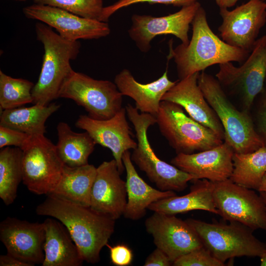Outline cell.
Instances as JSON below:
<instances>
[{
  "label": "cell",
  "instance_id": "obj_1",
  "mask_svg": "<svg viewBox=\"0 0 266 266\" xmlns=\"http://www.w3.org/2000/svg\"><path fill=\"white\" fill-rule=\"evenodd\" d=\"M38 215L55 218L68 231L84 261L96 264L114 232L115 220L90 207L80 205L52 195L35 209Z\"/></svg>",
  "mask_w": 266,
  "mask_h": 266
},
{
  "label": "cell",
  "instance_id": "obj_28",
  "mask_svg": "<svg viewBox=\"0 0 266 266\" xmlns=\"http://www.w3.org/2000/svg\"><path fill=\"white\" fill-rule=\"evenodd\" d=\"M230 179L241 186L258 191L266 172V146L248 153H234Z\"/></svg>",
  "mask_w": 266,
  "mask_h": 266
},
{
  "label": "cell",
  "instance_id": "obj_6",
  "mask_svg": "<svg viewBox=\"0 0 266 266\" xmlns=\"http://www.w3.org/2000/svg\"><path fill=\"white\" fill-rule=\"evenodd\" d=\"M183 109L174 102L162 100L155 116L161 134L177 154L208 150L224 142L214 131L187 116Z\"/></svg>",
  "mask_w": 266,
  "mask_h": 266
},
{
  "label": "cell",
  "instance_id": "obj_23",
  "mask_svg": "<svg viewBox=\"0 0 266 266\" xmlns=\"http://www.w3.org/2000/svg\"><path fill=\"white\" fill-rule=\"evenodd\" d=\"M45 237L42 266H80L84 260L65 226L59 220L47 218L43 222Z\"/></svg>",
  "mask_w": 266,
  "mask_h": 266
},
{
  "label": "cell",
  "instance_id": "obj_12",
  "mask_svg": "<svg viewBox=\"0 0 266 266\" xmlns=\"http://www.w3.org/2000/svg\"><path fill=\"white\" fill-rule=\"evenodd\" d=\"M200 6V3L196 1L182 7L177 12L162 17L133 14L128 30L129 35L143 53L150 50L152 40L159 35L172 34L178 38L182 44H187L190 41V25Z\"/></svg>",
  "mask_w": 266,
  "mask_h": 266
},
{
  "label": "cell",
  "instance_id": "obj_40",
  "mask_svg": "<svg viewBox=\"0 0 266 266\" xmlns=\"http://www.w3.org/2000/svg\"><path fill=\"white\" fill-rule=\"evenodd\" d=\"M258 191L266 193V172L263 177Z\"/></svg>",
  "mask_w": 266,
  "mask_h": 266
},
{
  "label": "cell",
  "instance_id": "obj_34",
  "mask_svg": "<svg viewBox=\"0 0 266 266\" xmlns=\"http://www.w3.org/2000/svg\"><path fill=\"white\" fill-rule=\"evenodd\" d=\"M30 136L21 131L0 125V148L14 146L21 149Z\"/></svg>",
  "mask_w": 266,
  "mask_h": 266
},
{
  "label": "cell",
  "instance_id": "obj_16",
  "mask_svg": "<svg viewBox=\"0 0 266 266\" xmlns=\"http://www.w3.org/2000/svg\"><path fill=\"white\" fill-rule=\"evenodd\" d=\"M45 237L43 223L7 217L0 223V239L7 253L31 266L42 264Z\"/></svg>",
  "mask_w": 266,
  "mask_h": 266
},
{
  "label": "cell",
  "instance_id": "obj_14",
  "mask_svg": "<svg viewBox=\"0 0 266 266\" xmlns=\"http://www.w3.org/2000/svg\"><path fill=\"white\" fill-rule=\"evenodd\" d=\"M23 12L27 18L47 25L70 40L98 39L110 33L107 22L82 17L56 7L35 3L24 7Z\"/></svg>",
  "mask_w": 266,
  "mask_h": 266
},
{
  "label": "cell",
  "instance_id": "obj_35",
  "mask_svg": "<svg viewBox=\"0 0 266 266\" xmlns=\"http://www.w3.org/2000/svg\"><path fill=\"white\" fill-rule=\"evenodd\" d=\"M106 246L110 251V257L112 263L117 266H127L133 261L132 251L127 245L118 244L110 246L108 243Z\"/></svg>",
  "mask_w": 266,
  "mask_h": 266
},
{
  "label": "cell",
  "instance_id": "obj_21",
  "mask_svg": "<svg viewBox=\"0 0 266 266\" xmlns=\"http://www.w3.org/2000/svg\"><path fill=\"white\" fill-rule=\"evenodd\" d=\"M176 82L168 79L167 68L158 79L146 84L137 82L126 68L116 74L114 78L119 91L123 96L134 100L135 107L138 111L155 116L159 111L163 97Z\"/></svg>",
  "mask_w": 266,
  "mask_h": 266
},
{
  "label": "cell",
  "instance_id": "obj_25",
  "mask_svg": "<svg viewBox=\"0 0 266 266\" xmlns=\"http://www.w3.org/2000/svg\"><path fill=\"white\" fill-rule=\"evenodd\" d=\"M96 172L97 168L89 164L77 167L64 165L58 184L48 195L80 205L90 207L91 190Z\"/></svg>",
  "mask_w": 266,
  "mask_h": 266
},
{
  "label": "cell",
  "instance_id": "obj_5",
  "mask_svg": "<svg viewBox=\"0 0 266 266\" xmlns=\"http://www.w3.org/2000/svg\"><path fill=\"white\" fill-rule=\"evenodd\" d=\"M125 108L127 117L134 127L137 140V147L131 154L132 161L159 190L177 192L185 190L188 182L195 180V177L160 159L150 144L147 131L151 126L156 123L155 116L148 113H139L138 109L130 103Z\"/></svg>",
  "mask_w": 266,
  "mask_h": 266
},
{
  "label": "cell",
  "instance_id": "obj_18",
  "mask_svg": "<svg viewBox=\"0 0 266 266\" xmlns=\"http://www.w3.org/2000/svg\"><path fill=\"white\" fill-rule=\"evenodd\" d=\"M121 174L114 159L103 162L97 168L91 193L90 207L115 220L123 215L127 202Z\"/></svg>",
  "mask_w": 266,
  "mask_h": 266
},
{
  "label": "cell",
  "instance_id": "obj_37",
  "mask_svg": "<svg viewBox=\"0 0 266 266\" xmlns=\"http://www.w3.org/2000/svg\"><path fill=\"white\" fill-rule=\"evenodd\" d=\"M172 265L168 256L160 249L156 248L146 258L145 266H169Z\"/></svg>",
  "mask_w": 266,
  "mask_h": 266
},
{
  "label": "cell",
  "instance_id": "obj_10",
  "mask_svg": "<svg viewBox=\"0 0 266 266\" xmlns=\"http://www.w3.org/2000/svg\"><path fill=\"white\" fill-rule=\"evenodd\" d=\"M23 182L36 195H48L58 184L64 164L59 158L56 145L44 134L30 136L21 148Z\"/></svg>",
  "mask_w": 266,
  "mask_h": 266
},
{
  "label": "cell",
  "instance_id": "obj_44",
  "mask_svg": "<svg viewBox=\"0 0 266 266\" xmlns=\"http://www.w3.org/2000/svg\"><path fill=\"white\" fill-rule=\"evenodd\" d=\"M265 82H266V81H265Z\"/></svg>",
  "mask_w": 266,
  "mask_h": 266
},
{
  "label": "cell",
  "instance_id": "obj_26",
  "mask_svg": "<svg viewBox=\"0 0 266 266\" xmlns=\"http://www.w3.org/2000/svg\"><path fill=\"white\" fill-rule=\"evenodd\" d=\"M60 107V104L51 102L46 105L34 104L30 107L2 110L0 125L21 131L30 136L44 134L47 119Z\"/></svg>",
  "mask_w": 266,
  "mask_h": 266
},
{
  "label": "cell",
  "instance_id": "obj_13",
  "mask_svg": "<svg viewBox=\"0 0 266 266\" xmlns=\"http://www.w3.org/2000/svg\"><path fill=\"white\" fill-rule=\"evenodd\" d=\"M222 23L218 28L221 39L228 44L249 52L266 23V2L249 0L232 10L220 9Z\"/></svg>",
  "mask_w": 266,
  "mask_h": 266
},
{
  "label": "cell",
  "instance_id": "obj_27",
  "mask_svg": "<svg viewBox=\"0 0 266 266\" xmlns=\"http://www.w3.org/2000/svg\"><path fill=\"white\" fill-rule=\"evenodd\" d=\"M57 131L56 150L63 163L70 167L88 164L89 157L96 144L89 133L75 132L64 122L58 123Z\"/></svg>",
  "mask_w": 266,
  "mask_h": 266
},
{
  "label": "cell",
  "instance_id": "obj_19",
  "mask_svg": "<svg viewBox=\"0 0 266 266\" xmlns=\"http://www.w3.org/2000/svg\"><path fill=\"white\" fill-rule=\"evenodd\" d=\"M234 151L226 141L213 148L192 154H177L171 161L173 166L193 175L195 180L213 182L229 179L233 170Z\"/></svg>",
  "mask_w": 266,
  "mask_h": 266
},
{
  "label": "cell",
  "instance_id": "obj_29",
  "mask_svg": "<svg viewBox=\"0 0 266 266\" xmlns=\"http://www.w3.org/2000/svg\"><path fill=\"white\" fill-rule=\"evenodd\" d=\"M22 155L17 147H5L0 151V198L6 205L14 201L23 180Z\"/></svg>",
  "mask_w": 266,
  "mask_h": 266
},
{
  "label": "cell",
  "instance_id": "obj_2",
  "mask_svg": "<svg viewBox=\"0 0 266 266\" xmlns=\"http://www.w3.org/2000/svg\"><path fill=\"white\" fill-rule=\"evenodd\" d=\"M191 25L192 35L189 43L170 48L168 57L174 59L179 80L216 64L232 62L242 64L249 56L250 52L228 44L213 33L201 5Z\"/></svg>",
  "mask_w": 266,
  "mask_h": 266
},
{
  "label": "cell",
  "instance_id": "obj_17",
  "mask_svg": "<svg viewBox=\"0 0 266 266\" xmlns=\"http://www.w3.org/2000/svg\"><path fill=\"white\" fill-rule=\"evenodd\" d=\"M127 116L126 108L122 107L108 119L99 120L81 115L75 123V126L87 132L96 144L111 150L121 173L125 169L122 160L124 153L134 149L137 145L132 138Z\"/></svg>",
  "mask_w": 266,
  "mask_h": 266
},
{
  "label": "cell",
  "instance_id": "obj_31",
  "mask_svg": "<svg viewBox=\"0 0 266 266\" xmlns=\"http://www.w3.org/2000/svg\"><path fill=\"white\" fill-rule=\"evenodd\" d=\"M36 4L58 7L86 18H100L104 7L102 0H34Z\"/></svg>",
  "mask_w": 266,
  "mask_h": 266
},
{
  "label": "cell",
  "instance_id": "obj_4",
  "mask_svg": "<svg viewBox=\"0 0 266 266\" xmlns=\"http://www.w3.org/2000/svg\"><path fill=\"white\" fill-rule=\"evenodd\" d=\"M198 82L223 127L224 141L234 153H251L264 146L249 112L240 111L233 105L216 78L202 71Z\"/></svg>",
  "mask_w": 266,
  "mask_h": 266
},
{
  "label": "cell",
  "instance_id": "obj_7",
  "mask_svg": "<svg viewBox=\"0 0 266 266\" xmlns=\"http://www.w3.org/2000/svg\"><path fill=\"white\" fill-rule=\"evenodd\" d=\"M186 221L203 246L224 263L234 257H260L266 251V243L254 235V230L239 223H209L194 219Z\"/></svg>",
  "mask_w": 266,
  "mask_h": 266
},
{
  "label": "cell",
  "instance_id": "obj_43",
  "mask_svg": "<svg viewBox=\"0 0 266 266\" xmlns=\"http://www.w3.org/2000/svg\"></svg>",
  "mask_w": 266,
  "mask_h": 266
},
{
  "label": "cell",
  "instance_id": "obj_30",
  "mask_svg": "<svg viewBox=\"0 0 266 266\" xmlns=\"http://www.w3.org/2000/svg\"><path fill=\"white\" fill-rule=\"evenodd\" d=\"M34 84L23 78H15L0 70V107L1 110L19 107L33 103Z\"/></svg>",
  "mask_w": 266,
  "mask_h": 266
},
{
  "label": "cell",
  "instance_id": "obj_36",
  "mask_svg": "<svg viewBox=\"0 0 266 266\" xmlns=\"http://www.w3.org/2000/svg\"><path fill=\"white\" fill-rule=\"evenodd\" d=\"M261 95V102L257 113L256 131L266 146V88H264Z\"/></svg>",
  "mask_w": 266,
  "mask_h": 266
},
{
  "label": "cell",
  "instance_id": "obj_24",
  "mask_svg": "<svg viewBox=\"0 0 266 266\" xmlns=\"http://www.w3.org/2000/svg\"><path fill=\"white\" fill-rule=\"evenodd\" d=\"M190 192L182 196H173L156 201L148 209L153 212L169 215L202 210L219 214L213 198L214 182L208 180H194Z\"/></svg>",
  "mask_w": 266,
  "mask_h": 266
},
{
  "label": "cell",
  "instance_id": "obj_41",
  "mask_svg": "<svg viewBox=\"0 0 266 266\" xmlns=\"http://www.w3.org/2000/svg\"><path fill=\"white\" fill-rule=\"evenodd\" d=\"M260 258L261 260L260 265L261 266H266V251Z\"/></svg>",
  "mask_w": 266,
  "mask_h": 266
},
{
  "label": "cell",
  "instance_id": "obj_9",
  "mask_svg": "<svg viewBox=\"0 0 266 266\" xmlns=\"http://www.w3.org/2000/svg\"><path fill=\"white\" fill-rule=\"evenodd\" d=\"M123 96L114 82L95 79L73 70L63 84L58 98L71 99L82 106L90 117L104 120L123 107Z\"/></svg>",
  "mask_w": 266,
  "mask_h": 266
},
{
  "label": "cell",
  "instance_id": "obj_20",
  "mask_svg": "<svg viewBox=\"0 0 266 266\" xmlns=\"http://www.w3.org/2000/svg\"><path fill=\"white\" fill-rule=\"evenodd\" d=\"M200 72L179 80L162 100L180 105L193 119L211 129L224 140V130L215 112L205 99L198 82Z\"/></svg>",
  "mask_w": 266,
  "mask_h": 266
},
{
  "label": "cell",
  "instance_id": "obj_8",
  "mask_svg": "<svg viewBox=\"0 0 266 266\" xmlns=\"http://www.w3.org/2000/svg\"><path fill=\"white\" fill-rule=\"evenodd\" d=\"M216 77L228 96L240 100L249 112L264 89L266 79V34L258 38L246 60L239 67L231 62L219 65Z\"/></svg>",
  "mask_w": 266,
  "mask_h": 266
},
{
  "label": "cell",
  "instance_id": "obj_38",
  "mask_svg": "<svg viewBox=\"0 0 266 266\" xmlns=\"http://www.w3.org/2000/svg\"><path fill=\"white\" fill-rule=\"evenodd\" d=\"M0 266H31L28 263L8 254L0 256Z\"/></svg>",
  "mask_w": 266,
  "mask_h": 266
},
{
  "label": "cell",
  "instance_id": "obj_33",
  "mask_svg": "<svg viewBox=\"0 0 266 266\" xmlns=\"http://www.w3.org/2000/svg\"><path fill=\"white\" fill-rule=\"evenodd\" d=\"M199 0H118L113 4L104 7L100 21L107 22L109 17L118 10L138 3H161L183 7L190 5Z\"/></svg>",
  "mask_w": 266,
  "mask_h": 266
},
{
  "label": "cell",
  "instance_id": "obj_3",
  "mask_svg": "<svg viewBox=\"0 0 266 266\" xmlns=\"http://www.w3.org/2000/svg\"><path fill=\"white\" fill-rule=\"evenodd\" d=\"M35 32L44 53L41 71L32 90L33 103L46 105L58 98L63 84L73 70L70 61L77 58L81 44L63 37L41 22L36 23Z\"/></svg>",
  "mask_w": 266,
  "mask_h": 266
},
{
  "label": "cell",
  "instance_id": "obj_39",
  "mask_svg": "<svg viewBox=\"0 0 266 266\" xmlns=\"http://www.w3.org/2000/svg\"><path fill=\"white\" fill-rule=\"evenodd\" d=\"M220 9H228L233 6L239 0H214Z\"/></svg>",
  "mask_w": 266,
  "mask_h": 266
},
{
  "label": "cell",
  "instance_id": "obj_22",
  "mask_svg": "<svg viewBox=\"0 0 266 266\" xmlns=\"http://www.w3.org/2000/svg\"><path fill=\"white\" fill-rule=\"evenodd\" d=\"M122 160L127 173V202L123 214L125 218L138 220L145 215L146 209L152 203L176 196L174 191L156 189L144 181L133 165L129 150L124 153Z\"/></svg>",
  "mask_w": 266,
  "mask_h": 266
},
{
  "label": "cell",
  "instance_id": "obj_32",
  "mask_svg": "<svg viewBox=\"0 0 266 266\" xmlns=\"http://www.w3.org/2000/svg\"><path fill=\"white\" fill-rule=\"evenodd\" d=\"M174 266H224L204 246L178 258L172 263Z\"/></svg>",
  "mask_w": 266,
  "mask_h": 266
},
{
  "label": "cell",
  "instance_id": "obj_42",
  "mask_svg": "<svg viewBox=\"0 0 266 266\" xmlns=\"http://www.w3.org/2000/svg\"><path fill=\"white\" fill-rule=\"evenodd\" d=\"M260 195L262 198L266 207V193L261 192H260Z\"/></svg>",
  "mask_w": 266,
  "mask_h": 266
},
{
  "label": "cell",
  "instance_id": "obj_15",
  "mask_svg": "<svg viewBox=\"0 0 266 266\" xmlns=\"http://www.w3.org/2000/svg\"><path fill=\"white\" fill-rule=\"evenodd\" d=\"M147 233L156 247L162 250L172 263L181 256L203 246L199 235L186 222L175 215L154 212L145 222Z\"/></svg>",
  "mask_w": 266,
  "mask_h": 266
},
{
  "label": "cell",
  "instance_id": "obj_11",
  "mask_svg": "<svg viewBox=\"0 0 266 266\" xmlns=\"http://www.w3.org/2000/svg\"><path fill=\"white\" fill-rule=\"evenodd\" d=\"M214 184L215 205L224 220L266 231V207L260 195L230 179Z\"/></svg>",
  "mask_w": 266,
  "mask_h": 266
}]
</instances>
